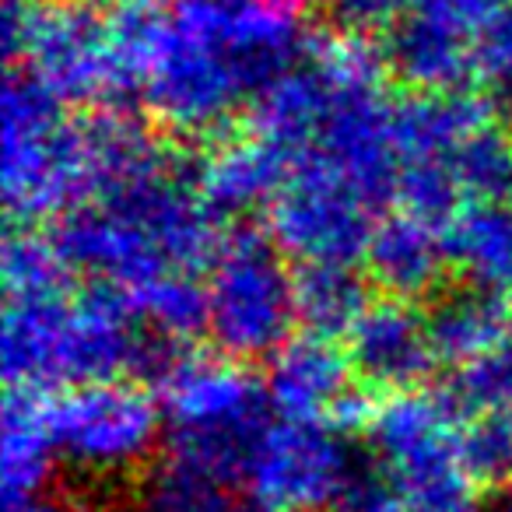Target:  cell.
<instances>
[{
	"label": "cell",
	"mask_w": 512,
	"mask_h": 512,
	"mask_svg": "<svg viewBox=\"0 0 512 512\" xmlns=\"http://www.w3.org/2000/svg\"><path fill=\"white\" fill-rule=\"evenodd\" d=\"M169 456L204 470L221 488H242L274 428L267 386L235 362L183 355L162 379Z\"/></svg>",
	"instance_id": "6da1fadb"
},
{
	"label": "cell",
	"mask_w": 512,
	"mask_h": 512,
	"mask_svg": "<svg viewBox=\"0 0 512 512\" xmlns=\"http://www.w3.org/2000/svg\"><path fill=\"white\" fill-rule=\"evenodd\" d=\"M207 285V330L221 355L271 358L292 341L295 271H288L285 249L260 232L225 235L211 260Z\"/></svg>",
	"instance_id": "7a4b0ae2"
},
{
	"label": "cell",
	"mask_w": 512,
	"mask_h": 512,
	"mask_svg": "<svg viewBox=\"0 0 512 512\" xmlns=\"http://www.w3.org/2000/svg\"><path fill=\"white\" fill-rule=\"evenodd\" d=\"M4 106V179L11 211L22 218L67 214L92 190L85 123L67 120V102L43 81L11 85Z\"/></svg>",
	"instance_id": "3957f363"
},
{
	"label": "cell",
	"mask_w": 512,
	"mask_h": 512,
	"mask_svg": "<svg viewBox=\"0 0 512 512\" xmlns=\"http://www.w3.org/2000/svg\"><path fill=\"white\" fill-rule=\"evenodd\" d=\"M43 421L57 463L88 474H116L151 453L162 418L148 393L116 379L64 390L43 404Z\"/></svg>",
	"instance_id": "277c9868"
},
{
	"label": "cell",
	"mask_w": 512,
	"mask_h": 512,
	"mask_svg": "<svg viewBox=\"0 0 512 512\" xmlns=\"http://www.w3.org/2000/svg\"><path fill=\"white\" fill-rule=\"evenodd\" d=\"M358 453L337 421H274L246 477L256 512H334Z\"/></svg>",
	"instance_id": "5b68a950"
},
{
	"label": "cell",
	"mask_w": 512,
	"mask_h": 512,
	"mask_svg": "<svg viewBox=\"0 0 512 512\" xmlns=\"http://www.w3.org/2000/svg\"><path fill=\"white\" fill-rule=\"evenodd\" d=\"M376 207L316 172H292L271 204V239L299 264H358L376 235Z\"/></svg>",
	"instance_id": "8992f818"
},
{
	"label": "cell",
	"mask_w": 512,
	"mask_h": 512,
	"mask_svg": "<svg viewBox=\"0 0 512 512\" xmlns=\"http://www.w3.org/2000/svg\"><path fill=\"white\" fill-rule=\"evenodd\" d=\"M344 344H348L355 383L390 397L411 393L439 365L432 334H428V316L414 302L390 299V295L369 302Z\"/></svg>",
	"instance_id": "52a82bcc"
},
{
	"label": "cell",
	"mask_w": 512,
	"mask_h": 512,
	"mask_svg": "<svg viewBox=\"0 0 512 512\" xmlns=\"http://www.w3.org/2000/svg\"><path fill=\"white\" fill-rule=\"evenodd\" d=\"M351 383H355V372H351L348 351L334 348V341L327 337L302 334L271 355L264 386L278 418H330L341 425L348 421V407H355Z\"/></svg>",
	"instance_id": "ba28073f"
},
{
	"label": "cell",
	"mask_w": 512,
	"mask_h": 512,
	"mask_svg": "<svg viewBox=\"0 0 512 512\" xmlns=\"http://www.w3.org/2000/svg\"><path fill=\"white\" fill-rule=\"evenodd\" d=\"M449 267L446 235L439 225L411 211L379 218L376 235L365 253V274L390 299L418 302L439 288Z\"/></svg>",
	"instance_id": "9c48e42d"
},
{
	"label": "cell",
	"mask_w": 512,
	"mask_h": 512,
	"mask_svg": "<svg viewBox=\"0 0 512 512\" xmlns=\"http://www.w3.org/2000/svg\"><path fill=\"white\" fill-rule=\"evenodd\" d=\"M449 267L467 285L512 299V200L467 204L442 228Z\"/></svg>",
	"instance_id": "30bf717a"
},
{
	"label": "cell",
	"mask_w": 512,
	"mask_h": 512,
	"mask_svg": "<svg viewBox=\"0 0 512 512\" xmlns=\"http://www.w3.org/2000/svg\"><path fill=\"white\" fill-rule=\"evenodd\" d=\"M425 316L439 362L460 369L505 337V330L512 327V299L488 288L463 285L456 292H442Z\"/></svg>",
	"instance_id": "8fae6325"
},
{
	"label": "cell",
	"mask_w": 512,
	"mask_h": 512,
	"mask_svg": "<svg viewBox=\"0 0 512 512\" xmlns=\"http://www.w3.org/2000/svg\"><path fill=\"white\" fill-rule=\"evenodd\" d=\"M285 183L288 162L264 137L228 144L200 172L204 197L218 218H235V214H249L260 204H274V197L285 190Z\"/></svg>",
	"instance_id": "7c38bea8"
},
{
	"label": "cell",
	"mask_w": 512,
	"mask_h": 512,
	"mask_svg": "<svg viewBox=\"0 0 512 512\" xmlns=\"http://www.w3.org/2000/svg\"><path fill=\"white\" fill-rule=\"evenodd\" d=\"M372 278L358 264H299L295 271V316L313 337H348L369 309Z\"/></svg>",
	"instance_id": "4fadbf2b"
},
{
	"label": "cell",
	"mask_w": 512,
	"mask_h": 512,
	"mask_svg": "<svg viewBox=\"0 0 512 512\" xmlns=\"http://www.w3.org/2000/svg\"><path fill=\"white\" fill-rule=\"evenodd\" d=\"M57 456H53L50 435H46L43 404L36 393L11 390L8 411H4V491L8 502L43 495Z\"/></svg>",
	"instance_id": "5bb4252c"
},
{
	"label": "cell",
	"mask_w": 512,
	"mask_h": 512,
	"mask_svg": "<svg viewBox=\"0 0 512 512\" xmlns=\"http://www.w3.org/2000/svg\"><path fill=\"white\" fill-rule=\"evenodd\" d=\"M453 172L467 204L512 200V134L488 116L460 144Z\"/></svg>",
	"instance_id": "9a60e30c"
},
{
	"label": "cell",
	"mask_w": 512,
	"mask_h": 512,
	"mask_svg": "<svg viewBox=\"0 0 512 512\" xmlns=\"http://www.w3.org/2000/svg\"><path fill=\"white\" fill-rule=\"evenodd\" d=\"M439 393L460 418L491 411V407H512V327L505 330V337L495 348L477 355L474 362L460 365L456 376Z\"/></svg>",
	"instance_id": "2e32d148"
},
{
	"label": "cell",
	"mask_w": 512,
	"mask_h": 512,
	"mask_svg": "<svg viewBox=\"0 0 512 512\" xmlns=\"http://www.w3.org/2000/svg\"><path fill=\"white\" fill-rule=\"evenodd\" d=\"M460 463L484 488L512 484V407H491L463 418Z\"/></svg>",
	"instance_id": "e0dca14e"
},
{
	"label": "cell",
	"mask_w": 512,
	"mask_h": 512,
	"mask_svg": "<svg viewBox=\"0 0 512 512\" xmlns=\"http://www.w3.org/2000/svg\"><path fill=\"white\" fill-rule=\"evenodd\" d=\"M8 512H67V509L50 502V498L36 495V498H22V502H8Z\"/></svg>",
	"instance_id": "ac0fdd59"
},
{
	"label": "cell",
	"mask_w": 512,
	"mask_h": 512,
	"mask_svg": "<svg viewBox=\"0 0 512 512\" xmlns=\"http://www.w3.org/2000/svg\"><path fill=\"white\" fill-rule=\"evenodd\" d=\"M218 512H235V509H228V505H225V509H218Z\"/></svg>",
	"instance_id": "d6986e66"
}]
</instances>
